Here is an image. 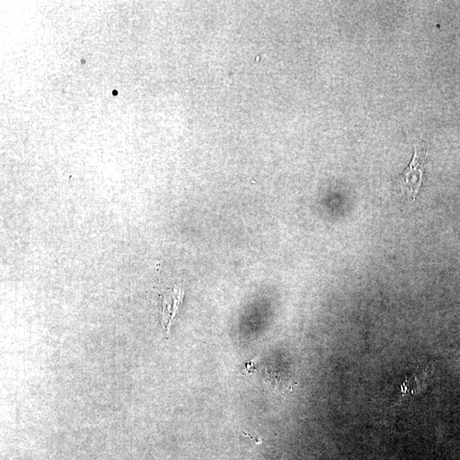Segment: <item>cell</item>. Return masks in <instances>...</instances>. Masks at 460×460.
Wrapping results in <instances>:
<instances>
[{
  "label": "cell",
  "instance_id": "cell-2",
  "mask_svg": "<svg viewBox=\"0 0 460 460\" xmlns=\"http://www.w3.org/2000/svg\"><path fill=\"white\" fill-rule=\"evenodd\" d=\"M183 297L184 291L179 287H175L162 295V319L167 333L170 332L173 320L182 305Z\"/></svg>",
  "mask_w": 460,
  "mask_h": 460
},
{
  "label": "cell",
  "instance_id": "cell-1",
  "mask_svg": "<svg viewBox=\"0 0 460 460\" xmlns=\"http://www.w3.org/2000/svg\"><path fill=\"white\" fill-rule=\"evenodd\" d=\"M427 157V149L422 146H417L414 149V156L410 165L405 172L396 180L397 186L400 188L403 195L413 201L423 183V174L425 159Z\"/></svg>",
  "mask_w": 460,
  "mask_h": 460
}]
</instances>
